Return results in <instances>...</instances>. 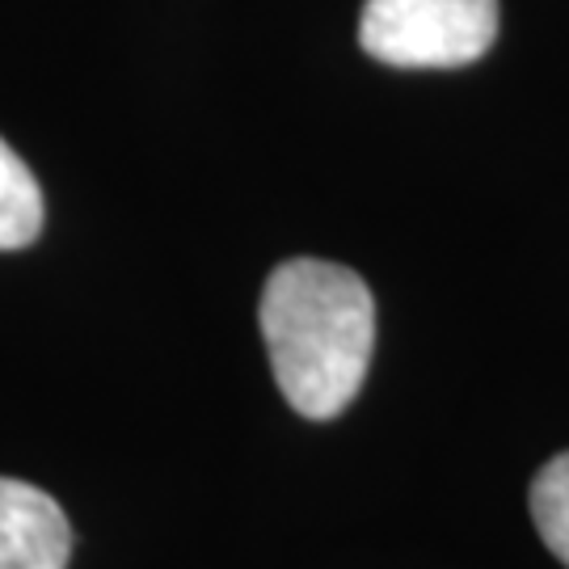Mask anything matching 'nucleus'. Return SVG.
<instances>
[{
    "mask_svg": "<svg viewBox=\"0 0 569 569\" xmlns=\"http://www.w3.org/2000/svg\"><path fill=\"white\" fill-rule=\"evenodd\" d=\"M258 326L274 385L300 418L329 422L359 397L376 350V300L350 266L321 258L274 266Z\"/></svg>",
    "mask_w": 569,
    "mask_h": 569,
    "instance_id": "f257e3e1",
    "label": "nucleus"
},
{
    "mask_svg": "<svg viewBox=\"0 0 569 569\" xmlns=\"http://www.w3.org/2000/svg\"><path fill=\"white\" fill-rule=\"evenodd\" d=\"M498 39V0H367L359 42L388 68H465Z\"/></svg>",
    "mask_w": 569,
    "mask_h": 569,
    "instance_id": "f03ea898",
    "label": "nucleus"
},
{
    "mask_svg": "<svg viewBox=\"0 0 569 569\" xmlns=\"http://www.w3.org/2000/svg\"><path fill=\"white\" fill-rule=\"evenodd\" d=\"M72 528L47 489L0 477V569H68Z\"/></svg>",
    "mask_w": 569,
    "mask_h": 569,
    "instance_id": "7ed1b4c3",
    "label": "nucleus"
},
{
    "mask_svg": "<svg viewBox=\"0 0 569 569\" xmlns=\"http://www.w3.org/2000/svg\"><path fill=\"white\" fill-rule=\"evenodd\" d=\"M42 232V190L30 164L0 140V253L34 244Z\"/></svg>",
    "mask_w": 569,
    "mask_h": 569,
    "instance_id": "20e7f679",
    "label": "nucleus"
},
{
    "mask_svg": "<svg viewBox=\"0 0 569 569\" xmlns=\"http://www.w3.org/2000/svg\"><path fill=\"white\" fill-rule=\"evenodd\" d=\"M531 523L549 552L569 569V451L552 456L531 481Z\"/></svg>",
    "mask_w": 569,
    "mask_h": 569,
    "instance_id": "39448f33",
    "label": "nucleus"
}]
</instances>
